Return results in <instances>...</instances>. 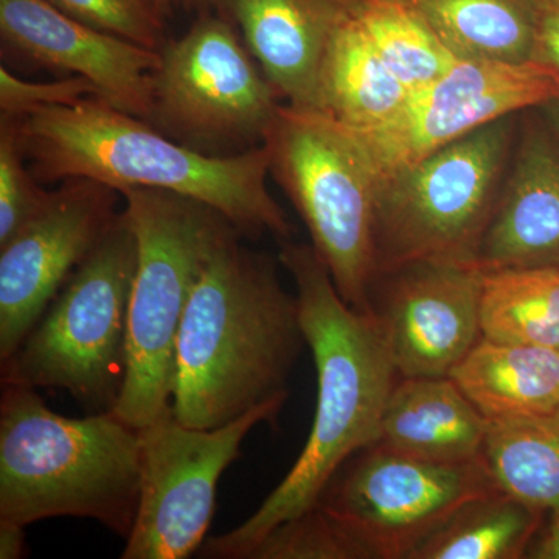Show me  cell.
<instances>
[{"label": "cell", "mask_w": 559, "mask_h": 559, "mask_svg": "<svg viewBox=\"0 0 559 559\" xmlns=\"http://www.w3.org/2000/svg\"><path fill=\"white\" fill-rule=\"evenodd\" d=\"M278 260L296 283L318 371L314 421L285 479L241 525L205 539L204 558L248 559L271 530L311 510L342 466L380 441L385 404L400 380L378 320L342 299L311 245L283 241Z\"/></svg>", "instance_id": "6da1fadb"}, {"label": "cell", "mask_w": 559, "mask_h": 559, "mask_svg": "<svg viewBox=\"0 0 559 559\" xmlns=\"http://www.w3.org/2000/svg\"><path fill=\"white\" fill-rule=\"evenodd\" d=\"M230 227L191 293L176 345L173 415L215 429L277 396L307 345L299 301L278 259L241 245Z\"/></svg>", "instance_id": "7a4b0ae2"}, {"label": "cell", "mask_w": 559, "mask_h": 559, "mask_svg": "<svg viewBox=\"0 0 559 559\" xmlns=\"http://www.w3.org/2000/svg\"><path fill=\"white\" fill-rule=\"evenodd\" d=\"M25 159L40 183L86 178L110 189H157L204 202L245 237L289 241L294 227L267 189L263 145L207 156L100 98L51 106L16 120Z\"/></svg>", "instance_id": "3957f363"}, {"label": "cell", "mask_w": 559, "mask_h": 559, "mask_svg": "<svg viewBox=\"0 0 559 559\" xmlns=\"http://www.w3.org/2000/svg\"><path fill=\"white\" fill-rule=\"evenodd\" d=\"M139 498V429L110 411L64 417L36 389L2 385L0 520L84 518L127 540Z\"/></svg>", "instance_id": "277c9868"}, {"label": "cell", "mask_w": 559, "mask_h": 559, "mask_svg": "<svg viewBox=\"0 0 559 559\" xmlns=\"http://www.w3.org/2000/svg\"><path fill=\"white\" fill-rule=\"evenodd\" d=\"M138 240L127 329V377L112 414L135 429L171 412L176 345L191 293L230 221L173 191L124 189ZM237 229V227H235Z\"/></svg>", "instance_id": "5b68a950"}, {"label": "cell", "mask_w": 559, "mask_h": 559, "mask_svg": "<svg viewBox=\"0 0 559 559\" xmlns=\"http://www.w3.org/2000/svg\"><path fill=\"white\" fill-rule=\"evenodd\" d=\"M521 114L380 176L374 204L377 277L417 263L477 267Z\"/></svg>", "instance_id": "8992f818"}, {"label": "cell", "mask_w": 559, "mask_h": 559, "mask_svg": "<svg viewBox=\"0 0 559 559\" xmlns=\"http://www.w3.org/2000/svg\"><path fill=\"white\" fill-rule=\"evenodd\" d=\"M261 145L342 299L370 312L380 171L366 143L325 114L282 103Z\"/></svg>", "instance_id": "52a82bcc"}, {"label": "cell", "mask_w": 559, "mask_h": 559, "mask_svg": "<svg viewBox=\"0 0 559 559\" xmlns=\"http://www.w3.org/2000/svg\"><path fill=\"white\" fill-rule=\"evenodd\" d=\"M138 240L123 210L31 333L2 360V385L62 389L87 409L112 411L127 377L128 307Z\"/></svg>", "instance_id": "ba28073f"}, {"label": "cell", "mask_w": 559, "mask_h": 559, "mask_svg": "<svg viewBox=\"0 0 559 559\" xmlns=\"http://www.w3.org/2000/svg\"><path fill=\"white\" fill-rule=\"evenodd\" d=\"M159 53L148 123L207 156L263 143L282 98L226 14L202 11Z\"/></svg>", "instance_id": "9c48e42d"}, {"label": "cell", "mask_w": 559, "mask_h": 559, "mask_svg": "<svg viewBox=\"0 0 559 559\" xmlns=\"http://www.w3.org/2000/svg\"><path fill=\"white\" fill-rule=\"evenodd\" d=\"M502 489L484 457L433 462L382 443L359 451L320 496L369 559H409L469 500Z\"/></svg>", "instance_id": "30bf717a"}, {"label": "cell", "mask_w": 559, "mask_h": 559, "mask_svg": "<svg viewBox=\"0 0 559 559\" xmlns=\"http://www.w3.org/2000/svg\"><path fill=\"white\" fill-rule=\"evenodd\" d=\"M288 395L215 429L191 428L173 411L140 430L138 514L121 559H183L201 550L224 471L242 441L277 418Z\"/></svg>", "instance_id": "8fae6325"}, {"label": "cell", "mask_w": 559, "mask_h": 559, "mask_svg": "<svg viewBox=\"0 0 559 559\" xmlns=\"http://www.w3.org/2000/svg\"><path fill=\"white\" fill-rule=\"evenodd\" d=\"M559 95V73L539 61L459 58L447 73L412 92L384 130L356 134L380 176L407 167L503 117L540 108Z\"/></svg>", "instance_id": "7c38bea8"}, {"label": "cell", "mask_w": 559, "mask_h": 559, "mask_svg": "<svg viewBox=\"0 0 559 559\" xmlns=\"http://www.w3.org/2000/svg\"><path fill=\"white\" fill-rule=\"evenodd\" d=\"M119 194L97 180H64L46 207L0 245V362L112 226Z\"/></svg>", "instance_id": "4fadbf2b"}, {"label": "cell", "mask_w": 559, "mask_h": 559, "mask_svg": "<svg viewBox=\"0 0 559 559\" xmlns=\"http://www.w3.org/2000/svg\"><path fill=\"white\" fill-rule=\"evenodd\" d=\"M484 272L417 263L374 280L370 312L400 378L450 377L481 340Z\"/></svg>", "instance_id": "5bb4252c"}, {"label": "cell", "mask_w": 559, "mask_h": 559, "mask_svg": "<svg viewBox=\"0 0 559 559\" xmlns=\"http://www.w3.org/2000/svg\"><path fill=\"white\" fill-rule=\"evenodd\" d=\"M0 36L17 57L83 76L102 102L150 121L159 51L84 24L49 0H0Z\"/></svg>", "instance_id": "9a60e30c"}, {"label": "cell", "mask_w": 559, "mask_h": 559, "mask_svg": "<svg viewBox=\"0 0 559 559\" xmlns=\"http://www.w3.org/2000/svg\"><path fill=\"white\" fill-rule=\"evenodd\" d=\"M477 267L559 271V130L539 108L520 116L509 170Z\"/></svg>", "instance_id": "2e32d148"}, {"label": "cell", "mask_w": 559, "mask_h": 559, "mask_svg": "<svg viewBox=\"0 0 559 559\" xmlns=\"http://www.w3.org/2000/svg\"><path fill=\"white\" fill-rule=\"evenodd\" d=\"M241 32L278 97L318 110L320 72L347 0H210Z\"/></svg>", "instance_id": "e0dca14e"}, {"label": "cell", "mask_w": 559, "mask_h": 559, "mask_svg": "<svg viewBox=\"0 0 559 559\" xmlns=\"http://www.w3.org/2000/svg\"><path fill=\"white\" fill-rule=\"evenodd\" d=\"M488 428V419L450 377L400 378L378 443L433 462H471L484 457Z\"/></svg>", "instance_id": "ac0fdd59"}, {"label": "cell", "mask_w": 559, "mask_h": 559, "mask_svg": "<svg viewBox=\"0 0 559 559\" xmlns=\"http://www.w3.org/2000/svg\"><path fill=\"white\" fill-rule=\"evenodd\" d=\"M409 97L411 91L382 60L347 0L320 72L318 112L358 134H371L399 119Z\"/></svg>", "instance_id": "d6986e66"}, {"label": "cell", "mask_w": 559, "mask_h": 559, "mask_svg": "<svg viewBox=\"0 0 559 559\" xmlns=\"http://www.w3.org/2000/svg\"><path fill=\"white\" fill-rule=\"evenodd\" d=\"M450 378L488 421L538 417L559 407V349L481 337Z\"/></svg>", "instance_id": "ffe728a7"}, {"label": "cell", "mask_w": 559, "mask_h": 559, "mask_svg": "<svg viewBox=\"0 0 559 559\" xmlns=\"http://www.w3.org/2000/svg\"><path fill=\"white\" fill-rule=\"evenodd\" d=\"M457 58L533 60L539 0H406Z\"/></svg>", "instance_id": "44dd1931"}, {"label": "cell", "mask_w": 559, "mask_h": 559, "mask_svg": "<svg viewBox=\"0 0 559 559\" xmlns=\"http://www.w3.org/2000/svg\"><path fill=\"white\" fill-rule=\"evenodd\" d=\"M546 516V511L498 489L455 511L409 559L527 558Z\"/></svg>", "instance_id": "7402d4cb"}, {"label": "cell", "mask_w": 559, "mask_h": 559, "mask_svg": "<svg viewBox=\"0 0 559 559\" xmlns=\"http://www.w3.org/2000/svg\"><path fill=\"white\" fill-rule=\"evenodd\" d=\"M484 459L503 491L559 511V407L538 417L489 421Z\"/></svg>", "instance_id": "603a6c76"}, {"label": "cell", "mask_w": 559, "mask_h": 559, "mask_svg": "<svg viewBox=\"0 0 559 559\" xmlns=\"http://www.w3.org/2000/svg\"><path fill=\"white\" fill-rule=\"evenodd\" d=\"M481 337L559 349V271L484 272Z\"/></svg>", "instance_id": "cb8c5ba5"}, {"label": "cell", "mask_w": 559, "mask_h": 559, "mask_svg": "<svg viewBox=\"0 0 559 559\" xmlns=\"http://www.w3.org/2000/svg\"><path fill=\"white\" fill-rule=\"evenodd\" d=\"M349 9L411 94L459 60L406 0H349Z\"/></svg>", "instance_id": "d4e9b609"}, {"label": "cell", "mask_w": 559, "mask_h": 559, "mask_svg": "<svg viewBox=\"0 0 559 559\" xmlns=\"http://www.w3.org/2000/svg\"><path fill=\"white\" fill-rule=\"evenodd\" d=\"M248 559H369L347 530L320 506L271 530Z\"/></svg>", "instance_id": "484cf974"}, {"label": "cell", "mask_w": 559, "mask_h": 559, "mask_svg": "<svg viewBox=\"0 0 559 559\" xmlns=\"http://www.w3.org/2000/svg\"><path fill=\"white\" fill-rule=\"evenodd\" d=\"M32 175L16 120L0 119V245L46 207L51 191Z\"/></svg>", "instance_id": "4316f807"}, {"label": "cell", "mask_w": 559, "mask_h": 559, "mask_svg": "<svg viewBox=\"0 0 559 559\" xmlns=\"http://www.w3.org/2000/svg\"><path fill=\"white\" fill-rule=\"evenodd\" d=\"M62 13L159 51L165 40V16L157 0H49Z\"/></svg>", "instance_id": "83f0119b"}, {"label": "cell", "mask_w": 559, "mask_h": 559, "mask_svg": "<svg viewBox=\"0 0 559 559\" xmlns=\"http://www.w3.org/2000/svg\"><path fill=\"white\" fill-rule=\"evenodd\" d=\"M91 97H97V90L83 76L35 83L0 68V119L21 120L38 109L72 106Z\"/></svg>", "instance_id": "f1b7e54d"}, {"label": "cell", "mask_w": 559, "mask_h": 559, "mask_svg": "<svg viewBox=\"0 0 559 559\" xmlns=\"http://www.w3.org/2000/svg\"><path fill=\"white\" fill-rule=\"evenodd\" d=\"M533 60L559 73V0H539Z\"/></svg>", "instance_id": "f546056e"}, {"label": "cell", "mask_w": 559, "mask_h": 559, "mask_svg": "<svg viewBox=\"0 0 559 559\" xmlns=\"http://www.w3.org/2000/svg\"><path fill=\"white\" fill-rule=\"evenodd\" d=\"M527 558L559 559V511L551 513L549 524L540 528L530 547Z\"/></svg>", "instance_id": "4dcf8cb0"}, {"label": "cell", "mask_w": 559, "mask_h": 559, "mask_svg": "<svg viewBox=\"0 0 559 559\" xmlns=\"http://www.w3.org/2000/svg\"><path fill=\"white\" fill-rule=\"evenodd\" d=\"M25 550V527L0 520V559L22 558Z\"/></svg>", "instance_id": "1f68e13d"}, {"label": "cell", "mask_w": 559, "mask_h": 559, "mask_svg": "<svg viewBox=\"0 0 559 559\" xmlns=\"http://www.w3.org/2000/svg\"><path fill=\"white\" fill-rule=\"evenodd\" d=\"M210 0H157L162 11H164L165 16L171 13L176 7H194V5H205Z\"/></svg>", "instance_id": "d6a6232c"}, {"label": "cell", "mask_w": 559, "mask_h": 559, "mask_svg": "<svg viewBox=\"0 0 559 559\" xmlns=\"http://www.w3.org/2000/svg\"><path fill=\"white\" fill-rule=\"evenodd\" d=\"M539 109L543 110L544 116H546L547 119H549L559 130V95L557 98H554V100L540 106Z\"/></svg>", "instance_id": "836d02e7"}]
</instances>
